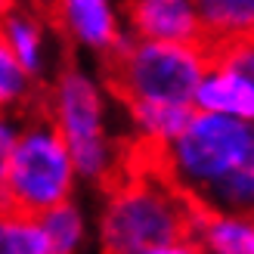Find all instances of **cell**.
<instances>
[{
    "label": "cell",
    "mask_w": 254,
    "mask_h": 254,
    "mask_svg": "<svg viewBox=\"0 0 254 254\" xmlns=\"http://www.w3.org/2000/svg\"><path fill=\"white\" fill-rule=\"evenodd\" d=\"M152 164L201 211L254 214V124L192 112Z\"/></svg>",
    "instance_id": "1"
},
{
    "label": "cell",
    "mask_w": 254,
    "mask_h": 254,
    "mask_svg": "<svg viewBox=\"0 0 254 254\" xmlns=\"http://www.w3.org/2000/svg\"><path fill=\"white\" fill-rule=\"evenodd\" d=\"M115 106L121 103L112 96L103 74L71 59L41 96V112L71 149L81 186H93L99 192L133 164L130 146L115 127Z\"/></svg>",
    "instance_id": "2"
},
{
    "label": "cell",
    "mask_w": 254,
    "mask_h": 254,
    "mask_svg": "<svg viewBox=\"0 0 254 254\" xmlns=\"http://www.w3.org/2000/svg\"><path fill=\"white\" fill-rule=\"evenodd\" d=\"M198 208L164 177L149 155H139L109 189L96 211L99 254H149L192 236Z\"/></svg>",
    "instance_id": "3"
},
{
    "label": "cell",
    "mask_w": 254,
    "mask_h": 254,
    "mask_svg": "<svg viewBox=\"0 0 254 254\" xmlns=\"http://www.w3.org/2000/svg\"><path fill=\"white\" fill-rule=\"evenodd\" d=\"M214 62L208 44H158L127 37L103 65L112 96L127 106H189Z\"/></svg>",
    "instance_id": "4"
},
{
    "label": "cell",
    "mask_w": 254,
    "mask_h": 254,
    "mask_svg": "<svg viewBox=\"0 0 254 254\" xmlns=\"http://www.w3.org/2000/svg\"><path fill=\"white\" fill-rule=\"evenodd\" d=\"M78 186L81 177L68 143L41 109L28 112L22 121V133L6 177L9 208L41 217V214L78 198Z\"/></svg>",
    "instance_id": "5"
},
{
    "label": "cell",
    "mask_w": 254,
    "mask_h": 254,
    "mask_svg": "<svg viewBox=\"0 0 254 254\" xmlns=\"http://www.w3.org/2000/svg\"><path fill=\"white\" fill-rule=\"evenodd\" d=\"M0 41L31 78L47 87L65 65V44L44 0H0Z\"/></svg>",
    "instance_id": "6"
},
{
    "label": "cell",
    "mask_w": 254,
    "mask_h": 254,
    "mask_svg": "<svg viewBox=\"0 0 254 254\" xmlns=\"http://www.w3.org/2000/svg\"><path fill=\"white\" fill-rule=\"evenodd\" d=\"M65 50L106 62L130 37L118 0H44Z\"/></svg>",
    "instance_id": "7"
},
{
    "label": "cell",
    "mask_w": 254,
    "mask_h": 254,
    "mask_svg": "<svg viewBox=\"0 0 254 254\" xmlns=\"http://www.w3.org/2000/svg\"><path fill=\"white\" fill-rule=\"evenodd\" d=\"M130 37L158 44H205L195 0H124Z\"/></svg>",
    "instance_id": "8"
},
{
    "label": "cell",
    "mask_w": 254,
    "mask_h": 254,
    "mask_svg": "<svg viewBox=\"0 0 254 254\" xmlns=\"http://www.w3.org/2000/svg\"><path fill=\"white\" fill-rule=\"evenodd\" d=\"M192 109L254 124V78L214 59L195 90Z\"/></svg>",
    "instance_id": "9"
},
{
    "label": "cell",
    "mask_w": 254,
    "mask_h": 254,
    "mask_svg": "<svg viewBox=\"0 0 254 254\" xmlns=\"http://www.w3.org/2000/svg\"><path fill=\"white\" fill-rule=\"evenodd\" d=\"M195 109L189 106H127V130L139 155H161L177 136L186 130Z\"/></svg>",
    "instance_id": "10"
},
{
    "label": "cell",
    "mask_w": 254,
    "mask_h": 254,
    "mask_svg": "<svg viewBox=\"0 0 254 254\" xmlns=\"http://www.w3.org/2000/svg\"><path fill=\"white\" fill-rule=\"evenodd\" d=\"M192 239L205 254H254V214L198 208Z\"/></svg>",
    "instance_id": "11"
},
{
    "label": "cell",
    "mask_w": 254,
    "mask_h": 254,
    "mask_svg": "<svg viewBox=\"0 0 254 254\" xmlns=\"http://www.w3.org/2000/svg\"><path fill=\"white\" fill-rule=\"evenodd\" d=\"M205 44L211 50L236 44V41H254V0H195Z\"/></svg>",
    "instance_id": "12"
},
{
    "label": "cell",
    "mask_w": 254,
    "mask_h": 254,
    "mask_svg": "<svg viewBox=\"0 0 254 254\" xmlns=\"http://www.w3.org/2000/svg\"><path fill=\"white\" fill-rule=\"evenodd\" d=\"M41 226L53 254H84L87 245L96 239V223L84 201L71 198L65 205L41 214Z\"/></svg>",
    "instance_id": "13"
},
{
    "label": "cell",
    "mask_w": 254,
    "mask_h": 254,
    "mask_svg": "<svg viewBox=\"0 0 254 254\" xmlns=\"http://www.w3.org/2000/svg\"><path fill=\"white\" fill-rule=\"evenodd\" d=\"M41 96L44 87L19 65V59L0 41V112L28 115V112L41 109Z\"/></svg>",
    "instance_id": "14"
},
{
    "label": "cell",
    "mask_w": 254,
    "mask_h": 254,
    "mask_svg": "<svg viewBox=\"0 0 254 254\" xmlns=\"http://www.w3.org/2000/svg\"><path fill=\"white\" fill-rule=\"evenodd\" d=\"M0 254H53L41 217L22 214L16 208L0 211Z\"/></svg>",
    "instance_id": "15"
},
{
    "label": "cell",
    "mask_w": 254,
    "mask_h": 254,
    "mask_svg": "<svg viewBox=\"0 0 254 254\" xmlns=\"http://www.w3.org/2000/svg\"><path fill=\"white\" fill-rule=\"evenodd\" d=\"M25 115H12V112H0V211L9 208L6 201V177L12 164V152H16L19 133H22Z\"/></svg>",
    "instance_id": "16"
},
{
    "label": "cell",
    "mask_w": 254,
    "mask_h": 254,
    "mask_svg": "<svg viewBox=\"0 0 254 254\" xmlns=\"http://www.w3.org/2000/svg\"><path fill=\"white\" fill-rule=\"evenodd\" d=\"M214 59L230 65L236 71L254 78V41H236V44H226V47H217L214 50Z\"/></svg>",
    "instance_id": "17"
},
{
    "label": "cell",
    "mask_w": 254,
    "mask_h": 254,
    "mask_svg": "<svg viewBox=\"0 0 254 254\" xmlns=\"http://www.w3.org/2000/svg\"><path fill=\"white\" fill-rule=\"evenodd\" d=\"M149 254H205V251H201V245L189 236V239H180V242H174V245L155 248V251H149Z\"/></svg>",
    "instance_id": "18"
}]
</instances>
